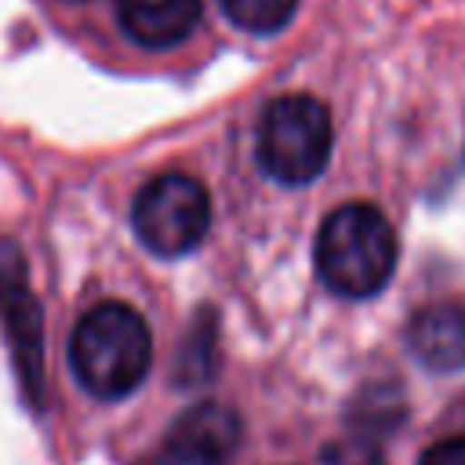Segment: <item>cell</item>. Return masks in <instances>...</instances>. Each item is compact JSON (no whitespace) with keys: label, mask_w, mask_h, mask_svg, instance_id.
Masks as SVG:
<instances>
[{"label":"cell","mask_w":465,"mask_h":465,"mask_svg":"<svg viewBox=\"0 0 465 465\" xmlns=\"http://www.w3.org/2000/svg\"><path fill=\"white\" fill-rule=\"evenodd\" d=\"M153 363V334L138 309L102 302L87 309L69 334V367L76 381L98 400L134 392Z\"/></svg>","instance_id":"obj_1"},{"label":"cell","mask_w":465,"mask_h":465,"mask_svg":"<svg viewBox=\"0 0 465 465\" xmlns=\"http://www.w3.org/2000/svg\"><path fill=\"white\" fill-rule=\"evenodd\" d=\"M316 269L341 298L378 294L396 269V232L381 207L367 200L334 207L316 236Z\"/></svg>","instance_id":"obj_2"},{"label":"cell","mask_w":465,"mask_h":465,"mask_svg":"<svg viewBox=\"0 0 465 465\" xmlns=\"http://www.w3.org/2000/svg\"><path fill=\"white\" fill-rule=\"evenodd\" d=\"M334 127L323 102L309 94H283L276 98L258 124V163L269 178L283 185L312 182L331 156Z\"/></svg>","instance_id":"obj_3"},{"label":"cell","mask_w":465,"mask_h":465,"mask_svg":"<svg viewBox=\"0 0 465 465\" xmlns=\"http://www.w3.org/2000/svg\"><path fill=\"white\" fill-rule=\"evenodd\" d=\"M131 225H134V236L153 254H163V258L189 254L207 236V225H211L207 189L182 171L160 174L134 196Z\"/></svg>","instance_id":"obj_4"},{"label":"cell","mask_w":465,"mask_h":465,"mask_svg":"<svg viewBox=\"0 0 465 465\" xmlns=\"http://www.w3.org/2000/svg\"><path fill=\"white\" fill-rule=\"evenodd\" d=\"M0 316L11 334V352L22 374V385L33 403L44 392V312L33 298L25 258L18 243L0 240Z\"/></svg>","instance_id":"obj_5"},{"label":"cell","mask_w":465,"mask_h":465,"mask_svg":"<svg viewBox=\"0 0 465 465\" xmlns=\"http://www.w3.org/2000/svg\"><path fill=\"white\" fill-rule=\"evenodd\" d=\"M240 447V418L225 403H193L174 418L149 465H229Z\"/></svg>","instance_id":"obj_6"},{"label":"cell","mask_w":465,"mask_h":465,"mask_svg":"<svg viewBox=\"0 0 465 465\" xmlns=\"http://www.w3.org/2000/svg\"><path fill=\"white\" fill-rule=\"evenodd\" d=\"M407 349L429 371L465 367V309L458 302H436L414 312L407 327Z\"/></svg>","instance_id":"obj_7"},{"label":"cell","mask_w":465,"mask_h":465,"mask_svg":"<svg viewBox=\"0 0 465 465\" xmlns=\"http://www.w3.org/2000/svg\"><path fill=\"white\" fill-rule=\"evenodd\" d=\"M200 0H120V25L142 47H174L200 22Z\"/></svg>","instance_id":"obj_8"},{"label":"cell","mask_w":465,"mask_h":465,"mask_svg":"<svg viewBox=\"0 0 465 465\" xmlns=\"http://www.w3.org/2000/svg\"><path fill=\"white\" fill-rule=\"evenodd\" d=\"M229 22L247 33H276L291 22L298 0H218Z\"/></svg>","instance_id":"obj_9"},{"label":"cell","mask_w":465,"mask_h":465,"mask_svg":"<svg viewBox=\"0 0 465 465\" xmlns=\"http://www.w3.org/2000/svg\"><path fill=\"white\" fill-rule=\"evenodd\" d=\"M418 465H465V436H450L432 443Z\"/></svg>","instance_id":"obj_10"}]
</instances>
